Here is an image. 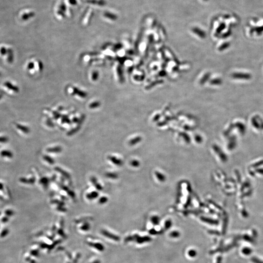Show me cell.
<instances>
[{"mask_svg":"<svg viewBox=\"0 0 263 263\" xmlns=\"http://www.w3.org/2000/svg\"><path fill=\"white\" fill-rule=\"evenodd\" d=\"M0 199L5 202H9L12 199L11 190L6 183L1 179H0Z\"/></svg>","mask_w":263,"mask_h":263,"instance_id":"cell-1","label":"cell"},{"mask_svg":"<svg viewBox=\"0 0 263 263\" xmlns=\"http://www.w3.org/2000/svg\"><path fill=\"white\" fill-rule=\"evenodd\" d=\"M14 152L11 149L3 146L0 148V159L4 162H11L14 159Z\"/></svg>","mask_w":263,"mask_h":263,"instance_id":"cell-2","label":"cell"},{"mask_svg":"<svg viewBox=\"0 0 263 263\" xmlns=\"http://www.w3.org/2000/svg\"><path fill=\"white\" fill-rule=\"evenodd\" d=\"M10 141V138L7 135L0 134V146L3 147L7 145Z\"/></svg>","mask_w":263,"mask_h":263,"instance_id":"cell-3","label":"cell"},{"mask_svg":"<svg viewBox=\"0 0 263 263\" xmlns=\"http://www.w3.org/2000/svg\"><path fill=\"white\" fill-rule=\"evenodd\" d=\"M15 126L16 129L18 131H19L20 132L24 134H28L29 132V129L26 126L20 124V123H15Z\"/></svg>","mask_w":263,"mask_h":263,"instance_id":"cell-4","label":"cell"},{"mask_svg":"<svg viewBox=\"0 0 263 263\" xmlns=\"http://www.w3.org/2000/svg\"><path fill=\"white\" fill-rule=\"evenodd\" d=\"M4 85L8 89L11 90L15 92V93H18L19 92V88L18 87L12 84V83H11V82H5L4 83Z\"/></svg>","mask_w":263,"mask_h":263,"instance_id":"cell-5","label":"cell"},{"mask_svg":"<svg viewBox=\"0 0 263 263\" xmlns=\"http://www.w3.org/2000/svg\"><path fill=\"white\" fill-rule=\"evenodd\" d=\"M7 61L8 63H12L13 62L14 59V53L13 51L11 48L7 49Z\"/></svg>","mask_w":263,"mask_h":263,"instance_id":"cell-6","label":"cell"},{"mask_svg":"<svg viewBox=\"0 0 263 263\" xmlns=\"http://www.w3.org/2000/svg\"><path fill=\"white\" fill-rule=\"evenodd\" d=\"M7 53V49H6L5 46H2L1 47L0 49V54H1L2 55H5Z\"/></svg>","mask_w":263,"mask_h":263,"instance_id":"cell-7","label":"cell"},{"mask_svg":"<svg viewBox=\"0 0 263 263\" xmlns=\"http://www.w3.org/2000/svg\"><path fill=\"white\" fill-rule=\"evenodd\" d=\"M243 252L245 254H249L251 252V250L249 248H245L243 249Z\"/></svg>","mask_w":263,"mask_h":263,"instance_id":"cell-8","label":"cell"},{"mask_svg":"<svg viewBox=\"0 0 263 263\" xmlns=\"http://www.w3.org/2000/svg\"><path fill=\"white\" fill-rule=\"evenodd\" d=\"M34 63H33V62H30V63H29L28 65V69H33L34 67Z\"/></svg>","mask_w":263,"mask_h":263,"instance_id":"cell-9","label":"cell"},{"mask_svg":"<svg viewBox=\"0 0 263 263\" xmlns=\"http://www.w3.org/2000/svg\"><path fill=\"white\" fill-rule=\"evenodd\" d=\"M253 261H254L255 263H263V262H261L260 261H259V260H256V259H254L253 260Z\"/></svg>","mask_w":263,"mask_h":263,"instance_id":"cell-10","label":"cell"},{"mask_svg":"<svg viewBox=\"0 0 263 263\" xmlns=\"http://www.w3.org/2000/svg\"><path fill=\"white\" fill-rule=\"evenodd\" d=\"M0 94H6V93L4 91V90L0 89Z\"/></svg>","mask_w":263,"mask_h":263,"instance_id":"cell-11","label":"cell"},{"mask_svg":"<svg viewBox=\"0 0 263 263\" xmlns=\"http://www.w3.org/2000/svg\"><path fill=\"white\" fill-rule=\"evenodd\" d=\"M2 97H3V94H0V100L2 99Z\"/></svg>","mask_w":263,"mask_h":263,"instance_id":"cell-12","label":"cell"},{"mask_svg":"<svg viewBox=\"0 0 263 263\" xmlns=\"http://www.w3.org/2000/svg\"><path fill=\"white\" fill-rule=\"evenodd\" d=\"M2 74L0 72V77H1Z\"/></svg>","mask_w":263,"mask_h":263,"instance_id":"cell-13","label":"cell"}]
</instances>
